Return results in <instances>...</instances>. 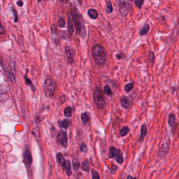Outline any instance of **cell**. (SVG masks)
<instances>
[{"label": "cell", "mask_w": 179, "mask_h": 179, "mask_svg": "<svg viewBox=\"0 0 179 179\" xmlns=\"http://www.w3.org/2000/svg\"><path fill=\"white\" fill-rule=\"evenodd\" d=\"M17 4L19 6H22L23 5V2L22 1H19L17 2Z\"/></svg>", "instance_id": "f35d334b"}, {"label": "cell", "mask_w": 179, "mask_h": 179, "mask_svg": "<svg viewBox=\"0 0 179 179\" xmlns=\"http://www.w3.org/2000/svg\"><path fill=\"white\" fill-rule=\"evenodd\" d=\"M169 150V146L168 144L166 143V144H163L159 149V156L161 158H163L166 156V155L168 153Z\"/></svg>", "instance_id": "9c48e42d"}, {"label": "cell", "mask_w": 179, "mask_h": 179, "mask_svg": "<svg viewBox=\"0 0 179 179\" xmlns=\"http://www.w3.org/2000/svg\"><path fill=\"white\" fill-rule=\"evenodd\" d=\"M104 90L105 93H107L108 96H110V97L112 96L113 93H112V90L111 89L110 86L108 85H105L104 88Z\"/></svg>", "instance_id": "f546056e"}, {"label": "cell", "mask_w": 179, "mask_h": 179, "mask_svg": "<svg viewBox=\"0 0 179 179\" xmlns=\"http://www.w3.org/2000/svg\"><path fill=\"white\" fill-rule=\"evenodd\" d=\"M147 133V126L146 124L142 125L141 127V131H140V134L139 138L138 139V142H142L144 140V138L145 137L146 134Z\"/></svg>", "instance_id": "4fadbf2b"}, {"label": "cell", "mask_w": 179, "mask_h": 179, "mask_svg": "<svg viewBox=\"0 0 179 179\" xmlns=\"http://www.w3.org/2000/svg\"><path fill=\"white\" fill-rule=\"evenodd\" d=\"M82 169L84 171L89 172L90 170L89 161L88 159H85L82 163Z\"/></svg>", "instance_id": "7402d4cb"}, {"label": "cell", "mask_w": 179, "mask_h": 179, "mask_svg": "<svg viewBox=\"0 0 179 179\" xmlns=\"http://www.w3.org/2000/svg\"><path fill=\"white\" fill-rule=\"evenodd\" d=\"M92 177L93 179H100L99 177V174L96 170L94 169H92L91 170Z\"/></svg>", "instance_id": "1f68e13d"}, {"label": "cell", "mask_w": 179, "mask_h": 179, "mask_svg": "<svg viewBox=\"0 0 179 179\" xmlns=\"http://www.w3.org/2000/svg\"><path fill=\"white\" fill-rule=\"evenodd\" d=\"M132 6V2L131 1H121L118 3V9L122 16H126L128 14Z\"/></svg>", "instance_id": "5b68a950"}, {"label": "cell", "mask_w": 179, "mask_h": 179, "mask_svg": "<svg viewBox=\"0 0 179 179\" xmlns=\"http://www.w3.org/2000/svg\"><path fill=\"white\" fill-rule=\"evenodd\" d=\"M92 54L94 62L98 65H103L107 62L106 52L103 47L101 45H94L92 49Z\"/></svg>", "instance_id": "6da1fadb"}, {"label": "cell", "mask_w": 179, "mask_h": 179, "mask_svg": "<svg viewBox=\"0 0 179 179\" xmlns=\"http://www.w3.org/2000/svg\"><path fill=\"white\" fill-rule=\"evenodd\" d=\"M121 107L124 108L128 109L131 106L132 101L128 97L123 96L121 98Z\"/></svg>", "instance_id": "8fae6325"}, {"label": "cell", "mask_w": 179, "mask_h": 179, "mask_svg": "<svg viewBox=\"0 0 179 179\" xmlns=\"http://www.w3.org/2000/svg\"><path fill=\"white\" fill-rule=\"evenodd\" d=\"M57 88V84L52 79H47L43 84V91L46 96L52 97L54 96Z\"/></svg>", "instance_id": "3957f363"}, {"label": "cell", "mask_w": 179, "mask_h": 179, "mask_svg": "<svg viewBox=\"0 0 179 179\" xmlns=\"http://www.w3.org/2000/svg\"><path fill=\"white\" fill-rule=\"evenodd\" d=\"M72 19L75 24L77 33L81 38H84L86 36V31L83 24V19L82 15L79 13H75L72 12Z\"/></svg>", "instance_id": "7a4b0ae2"}, {"label": "cell", "mask_w": 179, "mask_h": 179, "mask_svg": "<svg viewBox=\"0 0 179 179\" xmlns=\"http://www.w3.org/2000/svg\"><path fill=\"white\" fill-rule=\"evenodd\" d=\"M24 158L25 162L27 165L30 166L32 164L33 162V158L28 146H26V147L25 148L24 151Z\"/></svg>", "instance_id": "52a82bcc"}, {"label": "cell", "mask_w": 179, "mask_h": 179, "mask_svg": "<svg viewBox=\"0 0 179 179\" xmlns=\"http://www.w3.org/2000/svg\"><path fill=\"white\" fill-rule=\"evenodd\" d=\"M62 168L68 176H70L72 174V172L71 170V163L69 160L66 161L65 164Z\"/></svg>", "instance_id": "5bb4252c"}, {"label": "cell", "mask_w": 179, "mask_h": 179, "mask_svg": "<svg viewBox=\"0 0 179 179\" xmlns=\"http://www.w3.org/2000/svg\"><path fill=\"white\" fill-rule=\"evenodd\" d=\"M129 131H130V129L128 127L124 126L120 131V134L121 137H125L129 132Z\"/></svg>", "instance_id": "484cf974"}, {"label": "cell", "mask_w": 179, "mask_h": 179, "mask_svg": "<svg viewBox=\"0 0 179 179\" xmlns=\"http://www.w3.org/2000/svg\"><path fill=\"white\" fill-rule=\"evenodd\" d=\"M134 87V84L133 82H129L128 84H126L124 87V90L126 93L131 92L133 88Z\"/></svg>", "instance_id": "d4e9b609"}, {"label": "cell", "mask_w": 179, "mask_h": 179, "mask_svg": "<svg viewBox=\"0 0 179 179\" xmlns=\"http://www.w3.org/2000/svg\"><path fill=\"white\" fill-rule=\"evenodd\" d=\"M73 169L77 171L78 170L80 166V163L78 159L74 158L72 159Z\"/></svg>", "instance_id": "603a6c76"}, {"label": "cell", "mask_w": 179, "mask_h": 179, "mask_svg": "<svg viewBox=\"0 0 179 179\" xmlns=\"http://www.w3.org/2000/svg\"><path fill=\"white\" fill-rule=\"evenodd\" d=\"M4 33H5V29L0 22V34H3Z\"/></svg>", "instance_id": "8d00e7d4"}, {"label": "cell", "mask_w": 179, "mask_h": 179, "mask_svg": "<svg viewBox=\"0 0 179 179\" xmlns=\"http://www.w3.org/2000/svg\"><path fill=\"white\" fill-rule=\"evenodd\" d=\"M74 26H75V24L73 22L72 19L70 17L68 23L67 30L65 32V36L68 38H71L72 35L74 31Z\"/></svg>", "instance_id": "ba28073f"}, {"label": "cell", "mask_w": 179, "mask_h": 179, "mask_svg": "<svg viewBox=\"0 0 179 179\" xmlns=\"http://www.w3.org/2000/svg\"><path fill=\"white\" fill-rule=\"evenodd\" d=\"M56 159H57V160L58 161V163L61 165L62 167L65 164L66 161H67L64 158L63 155L60 152L56 155Z\"/></svg>", "instance_id": "2e32d148"}, {"label": "cell", "mask_w": 179, "mask_h": 179, "mask_svg": "<svg viewBox=\"0 0 179 179\" xmlns=\"http://www.w3.org/2000/svg\"><path fill=\"white\" fill-rule=\"evenodd\" d=\"M115 160L117 163L119 164H122L123 163L124 159L123 157V153L119 149H117V152L116 155Z\"/></svg>", "instance_id": "9a60e30c"}, {"label": "cell", "mask_w": 179, "mask_h": 179, "mask_svg": "<svg viewBox=\"0 0 179 179\" xmlns=\"http://www.w3.org/2000/svg\"><path fill=\"white\" fill-rule=\"evenodd\" d=\"M90 117L87 112H84L81 115V120L84 125L88 124L90 121Z\"/></svg>", "instance_id": "ffe728a7"}, {"label": "cell", "mask_w": 179, "mask_h": 179, "mask_svg": "<svg viewBox=\"0 0 179 179\" xmlns=\"http://www.w3.org/2000/svg\"><path fill=\"white\" fill-rule=\"evenodd\" d=\"M144 3V1L143 0H136L135 1V4L138 9H140L142 8V6Z\"/></svg>", "instance_id": "d6a6232c"}, {"label": "cell", "mask_w": 179, "mask_h": 179, "mask_svg": "<svg viewBox=\"0 0 179 179\" xmlns=\"http://www.w3.org/2000/svg\"><path fill=\"white\" fill-rule=\"evenodd\" d=\"M51 32H52V33H55L56 30H57V28H56V26H54V25H52L51 27Z\"/></svg>", "instance_id": "74e56055"}, {"label": "cell", "mask_w": 179, "mask_h": 179, "mask_svg": "<svg viewBox=\"0 0 179 179\" xmlns=\"http://www.w3.org/2000/svg\"><path fill=\"white\" fill-rule=\"evenodd\" d=\"M149 29H150V26L149 25H145L139 31V35L140 36H144L147 35L149 32Z\"/></svg>", "instance_id": "ac0fdd59"}, {"label": "cell", "mask_w": 179, "mask_h": 179, "mask_svg": "<svg viewBox=\"0 0 179 179\" xmlns=\"http://www.w3.org/2000/svg\"><path fill=\"white\" fill-rule=\"evenodd\" d=\"M70 125V120L69 119H65L62 121H59V126L60 128H67Z\"/></svg>", "instance_id": "d6986e66"}, {"label": "cell", "mask_w": 179, "mask_h": 179, "mask_svg": "<svg viewBox=\"0 0 179 179\" xmlns=\"http://www.w3.org/2000/svg\"><path fill=\"white\" fill-rule=\"evenodd\" d=\"M12 11H13V13L14 14V17H15L14 21H15V22H17L18 20H19V18H18V16H17V12L15 9H12Z\"/></svg>", "instance_id": "d590c367"}, {"label": "cell", "mask_w": 179, "mask_h": 179, "mask_svg": "<svg viewBox=\"0 0 179 179\" xmlns=\"http://www.w3.org/2000/svg\"><path fill=\"white\" fill-rule=\"evenodd\" d=\"M65 54L67 57L68 63L69 64H72L74 62V56L73 54L71 48L69 46H66L65 47Z\"/></svg>", "instance_id": "30bf717a"}, {"label": "cell", "mask_w": 179, "mask_h": 179, "mask_svg": "<svg viewBox=\"0 0 179 179\" xmlns=\"http://www.w3.org/2000/svg\"><path fill=\"white\" fill-rule=\"evenodd\" d=\"M24 79L25 81V84L27 85H28V86H30L31 87V89H32L33 92H35V87L34 86L33 84L32 83V81L30 80V79L28 77L26 76V75L25 76Z\"/></svg>", "instance_id": "cb8c5ba5"}, {"label": "cell", "mask_w": 179, "mask_h": 179, "mask_svg": "<svg viewBox=\"0 0 179 179\" xmlns=\"http://www.w3.org/2000/svg\"><path fill=\"white\" fill-rule=\"evenodd\" d=\"M64 114L65 117H70L72 115V111L70 107H67L65 110H64Z\"/></svg>", "instance_id": "83f0119b"}, {"label": "cell", "mask_w": 179, "mask_h": 179, "mask_svg": "<svg viewBox=\"0 0 179 179\" xmlns=\"http://www.w3.org/2000/svg\"><path fill=\"white\" fill-rule=\"evenodd\" d=\"M116 58H117L118 60H121L123 59L125 57V55L123 53L122 54H118L115 55Z\"/></svg>", "instance_id": "e575fe53"}, {"label": "cell", "mask_w": 179, "mask_h": 179, "mask_svg": "<svg viewBox=\"0 0 179 179\" xmlns=\"http://www.w3.org/2000/svg\"></svg>", "instance_id": "60d3db41"}, {"label": "cell", "mask_w": 179, "mask_h": 179, "mask_svg": "<svg viewBox=\"0 0 179 179\" xmlns=\"http://www.w3.org/2000/svg\"><path fill=\"white\" fill-rule=\"evenodd\" d=\"M88 14L90 17V18L93 20L97 19L99 16L98 12L94 9H89L88 12Z\"/></svg>", "instance_id": "e0dca14e"}, {"label": "cell", "mask_w": 179, "mask_h": 179, "mask_svg": "<svg viewBox=\"0 0 179 179\" xmlns=\"http://www.w3.org/2000/svg\"><path fill=\"white\" fill-rule=\"evenodd\" d=\"M93 96L94 101L97 108H99L100 110H102L104 108L106 105V101L102 90L100 87L95 88Z\"/></svg>", "instance_id": "277c9868"}, {"label": "cell", "mask_w": 179, "mask_h": 179, "mask_svg": "<svg viewBox=\"0 0 179 179\" xmlns=\"http://www.w3.org/2000/svg\"><path fill=\"white\" fill-rule=\"evenodd\" d=\"M168 123L169 126L172 129H175V125H177V123L175 121V116L174 114H169L168 118Z\"/></svg>", "instance_id": "7c38bea8"}, {"label": "cell", "mask_w": 179, "mask_h": 179, "mask_svg": "<svg viewBox=\"0 0 179 179\" xmlns=\"http://www.w3.org/2000/svg\"><path fill=\"white\" fill-rule=\"evenodd\" d=\"M80 151L82 152H83V153H86L87 152V151H88L87 146L83 142H82V144H81Z\"/></svg>", "instance_id": "836d02e7"}, {"label": "cell", "mask_w": 179, "mask_h": 179, "mask_svg": "<svg viewBox=\"0 0 179 179\" xmlns=\"http://www.w3.org/2000/svg\"><path fill=\"white\" fill-rule=\"evenodd\" d=\"M113 11V8L112 6V3L111 1H107V13L110 14Z\"/></svg>", "instance_id": "f1b7e54d"}, {"label": "cell", "mask_w": 179, "mask_h": 179, "mask_svg": "<svg viewBox=\"0 0 179 179\" xmlns=\"http://www.w3.org/2000/svg\"><path fill=\"white\" fill-rule=\"evenodd\" d=\"M127 179H137V177H132L131 175H128V176L127 177Z\"/></svg>", "instance_id": "ab89813d"}, {"label": "cell", "mask_w": 179, "mask_h": 179, "mask_svg": "<svg viewBox=\"0 0 179 179\" xmlns=\"http://www.w3.org/2000/svg\"><path fill=\"white\" fill-rule=\"evenodd\" d=\"M57 140L58 144L62 147L66 148L68 146L67 136L64 131L61 130L57 136Z\"/></svg>", "instance_id": "8992f818"}, {"label": "cell", "mask_w": 179, "mask_h": 179, "mask_svg": "<svg viewBox=\"0 0 179 179\" xmlns=\"http://www.w3.org/2000/svg\"><path fill=\"white\" fill-rule=\"evenodd\" d=\"M116 152L117 149H116V148L114 147H111L108 151V157L111 159L114 158L115 157Z\"/></svg>", "instance_id": "44dd1931"}, {"label": "cell", "mask_w": 179, "mask_h": 179, "mask_svg": "<svg viewBox=\"0 0 179 179\" xmlns=\"http://www.w3.org/2000/svg\"><path fill=\"white\" fill-rule=\"evenodd\" d=\"M58 26L61 28H64L65 26V21L62 17H60L58 22Z\"/></svg>", "instance_id": "4dcf8cb0"}, {"label": "cell", "mask_w": 179, "mask_h": 179, "mask_svg": "<svg viewBox=\"0 0 179 179\" xmlns=\"http://www.w3.org/2000/svg\"><path fill=\"white\" fill-rule=\"evenodd\" d=\"M148 60H149L150 64H151L152 65H153L154 62H155V56H154L153 53L151 50L149 51Z\"/></svg>", "instance_id": "4316f807"}]
</instances>
